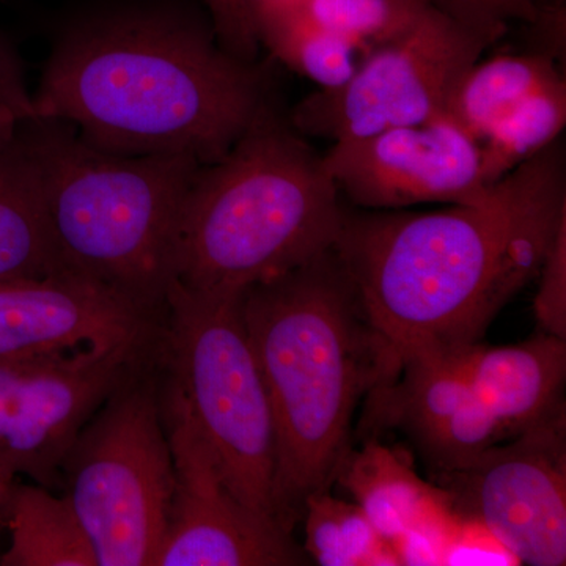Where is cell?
<instances>
[{"instance_id": "obj_19", "label": "cell", "mask_w": 566, "mask_h": 566, "mask_svg": "<svg viewBox=\"0 0 566 566\" xmlns=\"http://www.w3.org/2000/svg\"><path fill=\"white\" fill-rule=\"evenodd\" d=\"M562 81L564 76L551 55H495L465 71L446 115L480 142L517 104Z\"/></svg>"}, {"instance_id": "obj_25", "label": "cell", "mask_w": 566, "mask_h": 566, "mask_svg": "<svg viewBox=\"0 0 566 566\" xmlns=\"http://www.w3.org/2000/svg\"><path fill=\"white\" fill-rule=\"evenodd\" d=\"M458 523L453 505L428 516L390 542L398 565H444L447 547Z\"/></svg>"}, {"instance_id": "obj_30", "label": "cell", "mask_w": 566, "mask_h": 566, "mask_svg": "<svg viewBox=\"0 0 566 566\" xmlns=\"http://www.w3.org/2000/svg\"><path fill=\"white\" fill-rule=\"evenodd\" d=\"M17 480L7 479L0 474V524H2L3 505H6L7 497H9L11 486L14 485Z\"/></svg>"}, {"instance_id": "obj_20", "label": "cell", "mask_w": 566, "mask_h": 566, "mask_svg": "<svg viewBox=\"0 0 566 566\" xmlns=\"http://www.w3.org/2000/svg\"><path fill=\"white\" fill-rule=\"evenodd\" d=\"M251 9L259 43L319 88L340 87L364 61V52L352 41L273 2L251 0Z\"/></svg>"}, {"instance_id": "obj_18", "label": "cell", "mask_w": 566, "mask_h": 566, "mask_svg": "<svg viewBox=\"0 0 566 566\" xmlns=\"http://www.w3.org/2000/svg\"><path fill=\"white\" fill-rule=\"evenodd\" d=\"M2 524L10 532L2 566H98L66 495L17 480L3 505Z\"/></svg>"}, {"instance_id": "obj_13", "label": "cell", "mask_w": 566, "mask_h": 566, "mask_svg": "<svg viewBox=\"0 0 566 566\" xmlns=\"http://www.w3.org/2000/svg\"><path fill=\"white\" fill-rule=\"evenodd\" d=\"M161 318L69 273L0 283V359L144 344Z\"/></svg>"}, {"instance_id": "obj_8", "label": "cell", "mask_w": 566, "mask_h": 566, "mask_svg": "<svg viewBox=\"0 0 566 566\" xmlns=\"http://www.w3.org/2000/svg\"><path fill=\"white\" fill-rule=\"evenodd\" d=\"M491 44L430 6L403 35L365 55L344 85L305 96L289 122L303 136L344 142L442 117L458 82Z\"/></svg>"}, {"instance_id": "obj_26", "label": "cell", "mask_w": 566, "mask_h": 566, "mask_svg": "<svg viewBox=\"0 0 566 566\" xmlns=\"http://www.w3.org/2000/svg\"><path fill=\"white\" fill-rule=\"evenodd\" d=\"M535 315L545 333L566 340V222L538 273Z\"/></svg>"}, {"instance_id": "obj_6", "label": "cell", "mask_w": 566, "mask_h": 566, "mask_svg": "<svg viewBox=\"0 0 566 566\" xmlns=\"http://www.w3.org/2000/svg\"><path fill=\"white\" fill-rule=\"evenodd\" d=\"M156 356L233 493L256 515L277 524L273 411L241 296H211L174 281L164 304Z\"/></svg>"}, {"instance_id": "obj_28", "label": "cell", "mask_w": 566, "mask_h": 566, "mask_svg": "<svg viewBox=\"0 0 566 566\" xmlns=\"http://www.w3.org/2000/svg\"><path fill=\"white\" fill-rule=\"evenodd\" d=\"M216 39L223 50L253 63L259 52L251 0H205Z\"/></svg>"}, {"instance_id": "obj_24", "label": "cell", "mask_w": 566, "mask_h": 566, "mask_svg": "<svg viewBox=\"0 0 566 566\" xmlns=\"http://www.w3.org/2000/svg\"><path fill=\"white\" fill-rule=\"evenodd\" d=\"M472 31L482 33L488 40L497 41L510 22H535L547 11V0H428Z\"/></svg>"}, {"instance_id": "obj_2", "label": "cell", "mask_w": 566, "mask_h": 566, "mask_svg": "<svg viewBox=\"0 0 566 566\" xmlns=\"http://www.w3.org/2000/svg\"><path fill=\"white\" fill-rule=\"evenodd\" d=\"M39 118L123 155L219 161L266 103L253 63L234 57L211 22L166 3L84 18L55 43L39 88Z\"/></svg>"}, {"instance_id": "obj_9", "label": "cell", "mask_w": 566, "mask_h": 566, "mask_svg": "<svg viewBox=\"0 0 566 566\" xmlns=\"http://www.w3.org/2000/svg\"><path fill=\"white\" fill-rule=\"evenodd\" d=\"M156 338L0 359V474L61 488L62 463L77 434L155 348Z\"/></svg>"}, {"instance_id": "obj_21", "label": "cell", "mask_w": 566, "mask_h": 566, "mask_svg": "<svg viewBox=\"0 0 566 566\" xmlns=\"http://www.w3.org/2000/svg\"><path fill=\"white\" fill-rule=\"evenodd\" d=\"M308 558L323 566H395L390 543L356 502L316 491L305 499L303 521Z\"/></svg>"}, {"instance_id": "obj_17", "label": "cell", "mask_w": 566, "mask_h": 566, "mask_svg": "<svg viewBox=\"0 0 566 566\" xmlns=\"http://www.w3.org/2000/svg\"><path fill=\"white\" fill-rule=\"evenodd\" d=\"M22 125L0 129V283L61 273Z\"/></svg>"}, {"instance_id": "obj_10", "label": "cell", "mask_w": 566, "mask_h": 566, "mask_svg": "<svg viewBox=\"0 0 566 566\" xmlns=\"http://www.w3.org/2000/svg\"><path fill=\"white\" fill-rule=\"evenodd\" d=\"M438 476L458 515L485 524L521 565H565V408Z\"/></svg>"}, {"instance_id": "obj_14", "label": "cell", "mask_w": 566, "mask_h": 566, "mask_svg": "<svg viewBox=\"0 0 566 566\" xmlns=\"http://www.w3.org/2000/svg\"><path fill=\"white\" fill-rule=\"evenodd\" d=\"M463 352L406 357L394 378L368 395L375 422L405 430L438 475L463 468L506 438L472 389Z\"/></svg>"}, {"instance_id": "obj_16", "label": "cell", "mask_w": 566, "mask_h": 566, "mask_svg": "<svg viewBox=\"0 0 566 566\" xmlns=\"http://www.w3.org/2000/svg\"><path fill=\"white\" fill-rule=\"evenodd\" d=\"M335 483L348 491L389 543L452 505L444 488L417 474L411 458L376 439H368L360 450H349Z\"/></svg>"}, {"instance_id": "obj_7", "label": "cell", "mask_w": 566, "mask_h": 566, "mask_svg": "<svg viewBox=\"0 0 566 566\" xmlns=\"http://www.w3.org/2000/svg\"><path fill=\"white\" fill-rule=\"evenodd\" d=\"M61 488L98 566H156L175 488L156 345L82 428Z\"/></svg>"}, {"instance_id": "obj_5", "label": "cell", "mask_w": 566, "mask_h": 566, "mask_svg": "<svg viewBox=\"0 0 566 566\" xmlns=\"http://www.w3.org/2000/svg\"><path fill=\"white\" fill-rule=\"evenodd\" d=\"M59 271L163 315L186 196L202 166L186 155H123L69 123L24 122Z\"/></svg>"}, {"instance_id": "obj_3", "label": "cell", "mask_w": 566, "mask_h": 566, "mask_svg": "<svg viewBox=\"0 0 566 566\" xmlns=\"http://www.w3.org/2000/svg\"><path fill=\"white\" fill-rule=\"evenodd\" d=\"M241 311L273 411L275 521L293 535L305 499L333 490L359 401L397 370L334 248L245 290Z\"/></svg>"}, {"instance_id": "obj_27", "label": "cell", "mask_w": 566, "mask_h": 566, "mask_svg": "<svg viewBox=\"0 0 566 566\" xmlns=\"http://www.w3.org/2000/svg\"><path fill=\"white\" fill-rule=\"evenodd\" d=\"M444 565H497L516 566L520 560L480 521L458 515L455 532L446 551Z\"/></svg>"}, {"instance_id": "obj_22", "label": "cell", "mask_w": 566, "mask_h": 566, "mask_svg": "<svg viewBox=\"0 0 566 566\" xmlns=\"http://www.w3.org/2000/svg\"><path fill=\"white\" fill-rule=\"evenodd\" d=\"M566 125V82L528 96L479 142L483 174L493 186L557 142Z\"/></svg>"}, {"instance_id": "obj_11", "label": "cell", "mask_w": 566, "mask_h": 566, "mask_svg": "<svg viewBox=\"0 0 566 566\" xmlns=\"http://www.w3.org/2000/svg\"><path fill=\"white\" fill-rule=\"evenodd\" d=\"M161 405L175 488L156 566L307 565V554L293 535L256 515L233 493L210 444L163 371Z\"/></svg>"}, {"instance_id": "obj_4", "label": "cell", "mask_w": 566, "mask_h": 566, "mask_svg": "<svg viewBox=\"0 0 566 566\" xmlns=\"http://www.w3.org/2000/svg\"><path fill=\"white\" fill-rule=\"evenodd\" d=\"M344 212L323 155L264 103L230 151L197 170L182 207L175 281L241 296L333 248Z\"/></svg>"}, {"instance_id": "obj_23", "label": "cell", "mask_w": 566, "mask_h": 566, "mask_svg": "<svg viewBox=\"0 0 566 566\" xmlns=\"http://www.w3.org/2000/svg\"><path fill=\"white\" fill-rule=\"evenodd\" d=\"M352 41L365 55L412 28L428 0H268Z\"/></svg>"}, {"instance_id": "obj_12", "label": "cell", "mask_w": 566, "mask_h": 566, "mask_svg": "<svg viewBox=\"0 0 566 566\" xmlns=\"http://www.w3.org/2000/svg\"><path fill=\"white\" fill-rule=\"evenodd\" d=\"M323 163L338 193L365 210L475 202L491 188L479 140L447 115L334 142Z\"/></svg>"}, {"instance_id": "obj_29", "label": "cell", "mask_w": 566, "mask_h": 566, "mask_svg": "<svg viewBox=\"0 0 566 566\" xmlns=\"http://www.w3.org/2000/svg\"><path fill=\"white\" fill-rule=\"evenodd\" d=\"M35 117L33 96L25 84L20 55L0 33V129Z\"/></svg>"}, {"instance_id": "obj_15", "label": "cell", "mask_w": 566, "mask_h": 566, "mask_svg": "<svg viewBox=\"0 0 566 566\" xmlns=\"http://www.w3.org/2000/svg\"><path fill=\"white\" fill-rule=\"evenodd\" d=\"M464 374L506 438L565 408L566 340L543 333L517 345L475 344L461 354Z\"/></svg>"}, {"instance_id": "obj_1", "label": "cell", "mask_w": 566, "mask_h": 566, "mask_svg": "<svg viewBox=\"0 0 566 566\" xmlns=\"http://www.w3.org/2000/svg\"><path fill=\"white\" fill-rule=\"evenodd\" d=\"M560 144L475 202L430 212H344L333 245L395 370L406 357L479 344L495 315L538 277L562 223Z\"/></svg>"}]
</instances>
